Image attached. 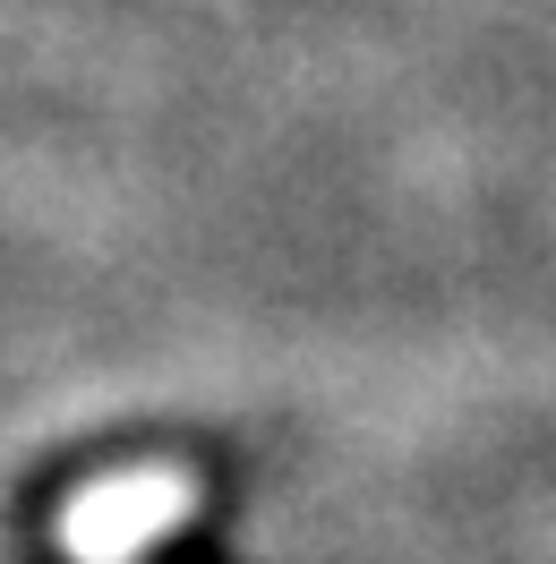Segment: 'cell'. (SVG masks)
<instances>
[{"instance_id":"1","label":"cell","mask_w":556,"mask_h":564,"mask_svg":"<svg viewBox=\"0 0 556 564\" xmlns=\"http://www.w3.org/2000/svg\"><path fill=\"white\" fill-rule=\"evenodd\" d=\"M189 513H197V479H189V470H172V462L111 470V479L70 496L61 547H70V564H138L146 547H163Z\"/></svg>"}]
</instances>
